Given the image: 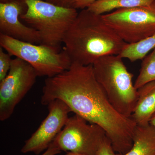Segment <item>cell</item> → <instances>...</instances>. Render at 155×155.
Here are the masks:
<instances>
[{
  "label": "cell",
  "mask_w": 155,
  "mask_h": 155,
  "mask_svg": "<svg viewBox=\"0 0 155 155\" xmlns=\"http://www.w3.org/2000/svg\"><path fill=\"white\" fill-rule=\"evenodd\" d=\"M154 0H97L86 8L99 15L113 10L129 8L149 5Z\"/></svg>",
  "instance_id": "4fadbf2b"
},
{
  "label": "cell",
  "mask_w": 155,
  "mask_h": 155,
  "mask_svg": "<svg viewBox=\"0 0 155 155\" xmlns=\"http://www.w3.org/2000/svg\"><path fill=\"white\" fill-rule=\"evenodd\" d=\"M10 0H0V2H8Z\"/></svg>",
  "instance_id": "cb8c5ba5"
},
{
  "label": "cell",
  "mask_w": 155,
  "mask_h": 155,
  "mask_svg": "<svg viewBox=\"0 0 155 155\" xmlns=\"http://www.w3.org/2000/svg\"><path fill=\"white\" fill-rule=\"evenodd\" d=\"M58 1L59 6L67 8H74L76 0H58Z\"/></svg>",
  "instance_id": "ffe728a7"
},
{
  "label": "cell",
  "mask_w": 155,
  "mask_h": 155,
  "mask_svg": "<svg viewBox=\"0 0 155 155\" xmlns=\"http://www.w3.org/2000/svg\"><path fill=\"white\" fill-rule=\"evenodd\" d=\"M96 155H119L116 154L110 140L106 137L101 144Z\"/></svg>",
  "instance_id": "e0dca14e"
},
{
  "label": "cell",
  "mask_w": 155,
  "mask_h": 155,
  "mask_svg": "<svg viewBox=\"0 0 155 155\" xmlns=\"http://www.w3.org/2000/svg\"><path fill=\"white\" fill-rule=\"evenodd\" d=\"M122 155H155V129L150 124L137 125L133 137V146Z\"/></svg>",
  "instance_id": "7c38bea8"
},
{
  "label": "cell",
  "mask_w": 155,
  "mask_h": 155,
  "mask_svg": "<svg viewBox=\"0 0 155 155\" xmlns=\"http://www.w3.org/2000/svg\"><path fill=\"white\" fill-rule=\"evenodd\" d=\"M97 0H76L74 8L76 9L86 8L91 3Z\"/></svg>",
  "instance_id": "d6986e66"
},
{
  "label": "cell",
  "mask_w": 155,
  "mask_h": 155,
  "mask_svg": "<svg viewBox=\"0 0 155 155\" xmlns=\"http://www.w3.org/2000/svg\"><path fill=\"white\" fill-rule=\"evenodd\" d=\"M155 47V34L134 44H127L119 56L127 58L131 62L142 60Z\"/></svg>",
  "instance_id": "5bb4252c"
},
{
  "label": "cell",
  "mask_w": 155,
  "mask_h": 155,
  "mask_svg": "<svg viewBox=\"0 0 155 155\" xmlns=\"http://www.w3.org/2000/svg\"><path fill=\"white\" fill-rule=\"evenodd\" d=\"M102 17L107 25L129 44L155 34V0L149 5L118 9Z\"/></svg>",
  "instance_id": "8992f818"
},
{
  "label": "cell",
  "mask_w": 155,
  "mask_h": 155,
  "mask_svg": "<svg viewBox=\"0 0 155 155\" xmlns=\"http://www.w3.org/2000/svg\"><path fill=\"white\" fill-rule=\"evenodd\" d=\"M63 44L72 63L87 66L104 56L120 54L127 43L107 25L102 15L85 8L78 13Z\"/></svg>",
  "instance_id": "7a4b0ae2"
},
{
  "label": "cell",
  "mask_w": 155,
  "mask_h": 155,
  "mask_svg": "<svg viewBox=\"0 0 155 155\" xmlns=\"http://www.w3.org/2000/svg\"><path fill=\"white\" fill-rule=\"evenodd\" d=\"M64 155H81L79 154L76 153H74L72 152H67L66 154Z\"/></svg>",
  "instance_id": "603a6c76"
},
{
  "label": "cell",
  "mask_w": 155,
  "mask_h": 155,
  "mask_svg": "<svg viewBox=\"0 0 155 155\" xmlns=\"http://www.w3.org/2000/svg\"><path fill=\"white\" fill-rule=\"evenodd\" d=\"M119 55L101 57L92 64L95 77L112 104L119 113L131 117L138 99L132 82L134 75L127 70Z\"/></svg>",
  "instance_id": "3957f363"
},
{
  "label": "cell",
  "mask_w": 155,
  "mask_h": 155,
  "mask_svg": "<svg viewBox=\"0 0 155 155\" xmlns=\"http://www.w3.org/2000/svg\"><path fill=\"white\" fill-rule=\"evenodd\" d=\"M38 77L33 67L18 58L12 59L6 77L0 81V120L5 121L32 88Z\"/></svg>",
  "instance_id": "ba28073f"
},
{
  "label": "cell",
  "mask_w": 155,
  "mask_h": 155,
  "mask_svg": "<svg viewBox=\"0 0 155 155\" xmlns=\"http://www.w3.org/2000/svg\"><path fill=\"white\" fill-rule=\"evenodd\" d=\"M3 49L2 47H0V81L8 75L12 61L11 55L8 52H5Z\"/></svg>",
  "instance_id": "2e32d148"
},
{
  "label": "cell",
  "mask_w": 155,
  "mask_h": 155,
  "mask_svg": "<svg viewBox=\"0 0 155 155\" xmlns=\"http://www.w3.org/2000/svg\"><path fill=\"white\" fill-rule=\"evenodd\" d=\"M61 152L54 142L53 141L46 151L41 155H56L60 153Z\"/></svg>",
  "instance_id": "ac0fdd59"
},
{
  "label": "cell",
  "mask_w": 155,
  "mask_h": 155,
  "mask_svg": "<svg viewBox=\"0 0 155 155\" xmlns=\"http://www.w3.org/2000/svg\"><path fill=\"white\" fill-rule=\"evenodd\" d=\"M44 1L47 2H48L52 3V4H54V5L59 6V5H58V0H44Z\"/></svg>",
  "instance_id": "7402d4cb"
},
{
  "label": "cell",
  "mask_w": 155,
  "mask_h": 155,
  "mask_svg": "<svg viewBox=\"0 0 155 155\" xmlns=\"http://www.w3.org/2000/svg\"><path fill=\"white\" fill-rule=\"evenodd\" d=\"M27 9L20 19L38 31L41 44L61 50L64 39L78 12L74 8L57 5L44 0H24Z\"/></svg>",
  "instance_id": "277c9868"
},
{
  "label": "cell",
  "mask_w": 155,
  "mask_h": 155,
  "mask_svg": "<svg viewBox=\"0 0 155 155\" xmlns=\"http://www.w3.org/2000/svg\"><path fill=\"white\" fill-rule=\"evenodd\" d=\"M137 94L136 105L130 117L137 125H148L155 113V81L137 89Z\"/></svg>",
  "instance_id": "8fae6325"
},
{
  "label": "cell",
  "mask_w": 155,
  "mask_h": 155,
  "mask_svg": "<svg viewBox=\"0 0 155 155\" xmlns=\"http://www.w3.org/2000/svg\"><path fill=\"white\" fill-rule=\"evenodd\" d=\"M48 106L47 116L25 141L21 150L23 153H33L38 155L47 149L66 125L71 112L68 106L59 99L50 102Z\"/></svg>",
  "instance_id": "9c48e42d"
},
{
  "label": "cell",
  "mask_w": 155,
  "mask_h": 155,
  "mask_svg": "<svg viewBox=\"0 0 155 155\" xmlns=\"http://www.w3.org/2000/svg\"><path fill=\"white\" fill-rule=\"evenodd\" d=\"M149 124L153 126L155 129V113L153 114V116L151 117L149 121Z\"/></svg>",
  "instance_id": "44dd1931"
},
{
  "label": "cell",
  "mask_w": 155,
  "mask_h": 155,
  "mask_svg": "<svg viewBox=\"0 0 155 155\" xmlns=\"http://www.w3.org/2000/svg\"><path fill=\"white\" fill-rule=\"evenodd\" d=\"M27 9L24 0L0 2V34L22 41L41 44L38 31L21 22L20 16Z\"/></svg>",
  "instance_id": "30bf717a"
},
{
  "label": "cell",
  "mask_w": 155,
  "mask_h": 155,
  "mask_svg": "<svg viewBox=\"0 0 155 155\" xmlns=\"http://www.w3.org/2000/svg\"><path fill=\"white\" fill-rule=\"evenodd\" d=\"M88 122L76 114L69 117L54 140L59 149L81 155H96L107 136L101 127Z\"/></svg>",
  "instance_id": "52a82bcc"
},
{
  "label": "cell",
  "mask_w": 155,
  "mask_h": 155,
  "mask_svg": "<svg viewBox=\"0 0 155 155\" xmlns=\"http://www.w3.org/2000/svg\"><path fill=\"white\" fill-rule=\"evenodd\" d=\"M155 81V47L142 60L139 74L134 82L137 89L146 84Z\"/></svg>",
  "instance_id": "9a60e30c"
},
{
  "label": "cell",
  "mask_w": 155,
  "mask_h": 155,
  "mask_svg": "<svg viewBox=\"0 0 155 155\" xmlns=\"http://www.w3.org/2000/svg\"><path fill=\"white\" fill-rule=\"evenodd\" d=\"M56 99L64 102L71 112L101 127L119 155L125 154L132 147L136 123L112 104L95 77L92 65L72 63L61 74L47 78L41 104L48 105Z\"/></svg>",
  "instance_id": "6da1fadb"
},
{
  "label": "cell",
  "mask_w": 155,
  "mask_h": 155,
  "mask_svg": "<svg viewBox=\"0 0 155 155\" xmlns=\"http://www.w3.org/2000/svg\"><path fill=\"white\" fill-rule=\"evenodd\" d=\"M0 45L11 56L28 63L38 76L51 78L70 68L72 62L66 51L49 46L23 41L0 34Z\"/></svg>",
  "instance_id": "5b68a950"
}]
</instances>
